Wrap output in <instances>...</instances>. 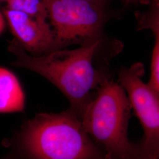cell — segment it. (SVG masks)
<instances>
[{
    "label": "cell",
    "mask_w": 159,
    "mask_h": 159,
    "mask_svg": "<svg viewBox=\"0 0 159 159\" xmlns=\"http://www.w3.org/2000/svg\"><path fill=\"white\" fill-rule=\"evenodd\" d=\"M118 83L125 91L144 131L142 141L150 147H159V94L144 83L142 63H136L130 67H121L117 72Z\"/></svg>",
    "instance_id": "cell-5"
},
{
    "label": "cell",
    "mask_w": 159,
    "mask_h": 159,
    "mask_svg": "<svg viewBox=\"0 0 159 159\" xmlns=\"http://www.w3.org/2000/svg\"><path fill=\"white\" fill-rule=\"evenodd\" d=\"M151 1H153V2H154L156 3L159 4V0H151Z\"/></svg>",
    "instance_id": "cell-14"
},
{
    "label": "cell",
    "mask_w": 159,
    "mask_h": 159,
    "mask_svg": "<svg viewBox=\"0 0 159 159\" xmlns=\"http://www.w3.org/2000/svg\"><path fill=\"white\" fill-rule=\"evenodd\" d=\"M150 30L154 35V45L152 50L150 77L148 83L149 87L157 94H159V24L152 26Z\"/></svg>",
    "instance_id": "cell-9"
},
{
    "label": "cell",
    "mask_w": 159,
    "mask_h": 159,
    "mask_svg": "<svg viewBox=\"0 0 159 159\" xmlns=\"http://www.w3.org/2000/svg\"><path fill=\"white\" fill-rule=\"evenodd\" d=\"M47 20L66 46L82 45L103 34L108 16L104 6L85 0H44Z\"/></svg>",
    "instance_id": "cell-4"
},
{
    "label": "cell",
    "mask_w": 159,
    "mask_h": 159,
    "mask_svg": "<svg viewBox=\"0 0 159 159\" xmlns=\"http://www.w3.org/2000/svg\"><path fill=\"white\" fill-rule=\"evenodd\" d=\"M125 159H159V148L148 146L140 142L135 144L134 151Z\"/></svg>",
    "instance_id": "cell-10"
},
{
    "label": "cell",
    "mask_w": 159,
    "mask_h": 159,
    "mask_svg": "<svg viewBox=\"0 0 159 159\" xmlns=\"http://www.w3.org/2000/svg\"><path fill=\"white\" fill-rule=\"evenodd\" d=\"M14 39L28 54L42 56L65 48L48 21L38 20L27 13L11 10H1Z\"/></svg>",
    "instance_id": "cell-6"
},
{
    "label": "cell",
    "mask_w": 159,
    "mask_h": 159,
    "mask_svg": "<svg viewBox=\"0 0 159 159\" xmlns=\"http://www.w3.org/2000/svg\"><path fill=\"white\" fill-rule=\"evenodd\" d=\"M131 109L125 91L112 79L98 89L85 107L81 123L107 159H125L134 150L128 138Z\"/></svg>",
    "instance_id": "cell-3"
},
{
    "label": "cell",
    "mask_w": 159,
    "mask_h": 159,
    "mask_svg": "<svg viewBox=\"0 0 159 159\" xmlns=\"http://www.w3.org/2000/svg\"><path fill=\"white\" fill-rule=\"evenodd\" d=\"M125 6H137L139 5H148L151 0H122Z\"/></svg>",
    "instance_id": "cell-11"
},
{
    "label": "cell",
    "mask_w": 159,
    "mask_h": 159,
    "mask_svg": "<svg viewBox=\"0 0 159 159\" xmlns=\"http://www.w3.org/2000/svg\"><path fill=\"white\" fill-rule=\"evenodd\" d=\"M85 1H89L90 2L96 4H97V5L106 7V3L108 2L109 0H85Z\"/></svg>",
    "instance_id": "cell-13"
},
{
    "label": "cell",
    "mask_w": 159,
    "mask_h": 159,
    "mask_svg": "<svg viewBox=\"0 0 159 159\" xmlns=\"http://www.w3.org/2000/svg\"><path fill=\"white\" fill-rule=\"evenodd\" d=\"M6 21L5 18L2 12L0 10V34H1L4 30L6 27Z\"/></svg>",
    "instance_id": "cell-12"
},
{
    "label": "cell",
    "mask_w": 159,
    "mask_h": 159,
    "mask_svg": "<svg viewBox=\"0 0 159 159\" xmlns=\"http://www.w3.org/2000/svg\"><path fill=\"white\" fill-rule=\"evenodd\" d=\"M20 142L30 159H107L71 108L37 114L25 123Z\"/></svg>",
    "instance_id": "cell-2"
},
{
    "label": "cell",
    "mask_w": 159,
    "mask_h": 159,
    "mask_svg": "<svg viewBox=\"0 0 159 159\" xmlns=\"http://www.w3.org/2000/svg\"><path fill=\"white\" fill-rule=\"evenodd\" d=\"M24 107L25 96L17 77L0 67V113L23 112Z\"/></svg>",
    "instance_id": "cell-7"
},
{
    "label": "cell",
    "mask_w": 159,
    "mask_h": 159,
    "mask_svg": "<svg viewBox=\"0 0 159 159\" xmlns=\"http://www.w3.org/2000/svg\"><path fill=\"white\" fill-rule=\"evenodd\" d=\"M0 10L23 12L38 20L48 21L44 0H0Z\"/></svg>",
    "instance_id": "cell-8"
},
{
    "label": "cell",
    "mask_w": 159,
    "mask_h": 159,
    "mask_svg": "<svg viewBox=\"0 0 159 159\" xmlns=\"http://www.w3.org/2000/svg\"><path fill=\"white\" fill-rule=\"evenodd\" d=\"M123 48L117 40L102 34L74 50L62 48L42 56L28 54L16 39L8 50L16 57L10 64L39 74L48 80L68 99L81 120L98 89L111 79L110 63Z\"/></svg>",
    "instance_id": "cell-1"
}]
</instances>
